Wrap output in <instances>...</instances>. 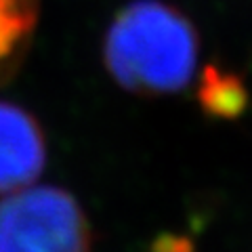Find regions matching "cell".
Listing matches in <instances>:
<instances>
[{
    "instance_id": "3",
    "label": "cell",
    "mask_w": 252,
    "mask_h": 252,
    "mask_svg": "<svg viewBox=\"0 0 252 252\" xmlns=\"http://www.w3.org/2000/svg\"><path fill=\"white\" fill-rule=\"evenodd\" d=\"M46 164L40 124L23 107L0 101V195L34 185Z\"/></svg>"
},
{
    "instance_id": "4",
    "label": "cell",
    "mask_w": 252,
    "mask_h": 252,
    "mask_svg": "<svg viewBox=\"0 0 252 252\" xmlns=\"http://www.w3.org/2000/svg\"><path fill=\"white\" fill-rule=\"evenodd\" d=\"M40 0H0V82L21 61L34 34Z\"/></svg>"
},
{
    "instance_id": "2",
    "label": "cell",
    "mask_w": 252,
    "mask_h": 252,
    "mask_svg": "<svg viewBox=\"0 0 252 252\" xmlns=\"http://www.w3.org/2000/svg\"><path fill=\"white\" fill-rule=\"evenodd\" d=\"M91 225L72 193L28 185L0 200V252H91Z\"/></svg>"
},
{
    "instance_id": "1",
    "label": "cell",
    "mask_w": 252,
    "mask_h": 252,
    "mask_svg": "<svg viewBox=\"0 0 252 252\" xmlns=\"http://www.w3.org/2000/svg\"><path fill=\"white\" fill-rule=\"evenodd\" d=\"M107 72L139 94H172L193 80L200 38L193 23L162 0H132L116 13L103 40Z\"/></svg>"
}]
</instances>
